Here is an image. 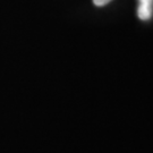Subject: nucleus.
I'll list each match as a JSON object with an SVG mask.
<instances>
[{
	"mask_svg": "<svg viewBox=\"0 0 153 153\" xmlns=\"http://www.w3.org/2000/svg\"><path fill=\"white\" fill-rule=\"evenodd\" d=\"M111 0H93V4L98 7H102V6H105L107 4H109Z\"/></svg>",
	"mask_w": 153,
	"mask_h": 153,
	"instance_id": "f03ea898",
	"label": "nucleus"
},
{
	"mask_svg": "<svg viewBox=\"0 0 153 153\" xmlns=\"http://www.w3.org/2000/svg\"><path fill=\"white\" fill-rule=\"evenodd\" d=\"M153 14V0H138L137 16L142 21H148Z\"/></svg>",
	"mask_w": 153,
	"mask_h": 153,
	"instance_id": "f257e3e1",
	"label": "nucleus"
}]
</instances>
